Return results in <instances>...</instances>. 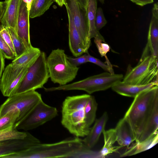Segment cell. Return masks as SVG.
Returning a JSON list of instances; mask_svg holds the SVG:
<instances>
[{
	"label": "cell",
	"instance_id": "6da1fadb",
	"mask_svg": "<svg viewBox=\"0 0 158 158\" xmlns=\"http://www.w3.org/2000/svg\"><path fill=\"white\" fill-rule=\"evenodd\" d=\"M91 151L84 145L80 137H69L51 143H41L16 153L3 158H48L78 157L89 156Z\"/></svg>",
	"mask_w": 158,
	"mask_h": 158
},
{
	"label": "cell",
	"instance_id": "7a4b0ae2",
	"mask_svg": "<svg viewBox=\"0 0 158 158\" xmlns=\"http://www.w3.org/2000/svg\"><path fill=\"white\" fill-rule=\"evenodd\" d=\"M90 96L83 94L68 96L63 102L61 124L76 137H85L89 131L90 128H88L85 123V109Z\"/></svg>",
	"mask_w": 158,
	"mask_h": 158
},
{
	"label": "cell",
	"instance_id": "3957f363",
	"mask_svg": "<svg viewBox=\"0 0 158 158\" xmlns=\"http://www.w3.org/2000/svg\"><path fill=\"white\" fill-rule=\"evenodd\" d=\"M158 100V85L145 90L134 98L124 117L129 122L137 142Z\"/></svg>",
	"mask_w": 158,
	"mask_h": 158
},
{
	"label": "cell",
	"instance_id": "277c9868",
	"mask_svg": "<svg viewBox=\"0 0 158 158\" xmlns=\"http://www.w3.org/2000/svg\"><path fill=\"white\" fill-rule=\"evenodd\" d=\"M122 74L108 72L91 76L82 80L57 87L45 88L47 92L59 90H81L90 94L96 92L106 90L123 79Z\"/></svg>",
	"mask_w": 158,
	"mask_h": 158
},
{
	"label": "cell",
	"instance_id": "5b68a950",
	"mask_svg": "<svg viewBox=\"0 0 158 158\" xmlns=\"http://www.w3.org/2000/svg\"><path fill=\"white\" fill-rule=\"evenodd\" d=\"M49 78L54 83L64 85L76 77L79 68L67 59L64 51L59 48L52 50L47 58Z\"/></svg>",
	"mask_w": 158,
	"mask_h": 158
},
{
	"label": "cell",
	"instance_id": "8992f818",
	"mask_svg": "<svg viewBox=\"0 0 158 158\" xmlns=\"http://www.w3.org/2000/svg\"><path fill=\"white\" fill-rule=\"evenodd\" d=\"M158 58L152 56L145 47L138 64L129 69L123 81L135 85L158 82Z\"/></svg>",
	"mask_w": 158,
	"mask_h": 158
},
{
	"label": "cell",
	"instance_id": "52a82bcc",
	"mask_svg": "<svg viewBox=\"0 0 158 158\" xmlns=\"http://www.w3.org/2000/svg\"><path fill=\"white\" fill-rule=\"evenodd\" d=\"M47 58L45 53L41 51L35 61L28 68L13 95L44 88V85L49 78Z\"/></svg>",
	"mask_w": 158,
	"mask_h": 158
},
{
	"label": "cell",
	"instance_id": "ba28073f",
	"mask_svg": "<svg viewBox=\"0 0 158 158\" xmlns=\"http://www.w3.org/2000/svg\"><path fill=\"white\" fill-rule=\"evenodd\" d=\"M42 99L41 95L35 90L11 96L0 106V118L9 111L13 109L18 110L19 115L14 126L16 128L18 124Z\"/></svg>",
	"mask_w": 158,
	"mask_h": 158
},
{
	"label": "cell",
	"instance_id": "9c48e42d",
	"mask_svg": "<svg viewBox=\"0 0 158 158\" xmlns=\"http://www.w3.org/2000/svg\"><path fill=\"white\" fill-rule=\"evenodd\" d=\"M58 115L56 108L47 104L42 99L18 124L16 128L25 131L33 130L52 120Z\"/></svg>",
	"mask_w": 158,
	"mask_h": 158
},
{
	"label": "cell",
	"instance_id": "30bf717a",
	"mask_svg": "<svg viewBox=\"0 0 158 158\" xmlns=\"http://www.w3.org/2000/svg\"><path fill=\"white\" fill-rule=\"evenodd\" d=\"M73 22L85 48L87 52L91 45L89 27L86 10L77 0H67Z\"/></svg>",
	"mask_w": 158,
	"mask_h": 158
},
{
	"label": "cell",
	"instance_id": "8fae6325",
	"mask_svg": "<svg viewBox=\"0 0 158 158\" xmlns=\"http://www.w3.org/2000/svg\"><path fill=\"white\" fill-rule=\"evenodd\" d=\"M28 68L12 62L5 67L0 81V89L4 96L9 97L13 95Z\"/></svg>",
	"mask_w": 158,
	"mask_h": 158
},
{
	"label": "cell",
	"instance_id": "7c38bea8",
	"mask_svg": "<svg viewBox=\"0 0 158 158\" xmlns=\"http://www.w3.org/2000/svg\"><path fill=\"white\" fill-rule=\"evenodd\" d=\"M41 143L40 140L28 132L23 139H7L0 142V158L26 150Z\"/></svg>",
	"mask_w": 158,
	"mask_h": 158
},
{
	"label": "cell",
	"instance_id": "4fadbf2b",
	"mask_svg": "<svg viewBox=\"0 0 158 158\" xmlns=\"http://www.w3.org/2000/svg\"><path fill=\"white\" fill-rule=\"evenodd\" d=\"M29 18V11L26 3L22 0L20 7L16 32L27 50L32 46L30 41Z\"/></svg>",
	"mask_w": 158,
	"mask_h": 158
},
{
	"label": "cell",
	"instance_id": "5bb4252c",
	"mask_svg": "<svg viewBox=\"0 0 158 158\" xmlns=\"http://www.w3.org/2000/svg\"><path fill=\"white\" fill-rule=\"evenodd\" d=\"M66 8L69 20V44L70 51L74 56H80L87 52L74 24L72 14L66 3Z\"/></svg>",
	"mask_w": 158,
	"mask_h": 158
},
{
	"label": "cell",
	"instance_id": "9a60e30c",
	"mask_svg": "<svg viewBox=\"0 0 158 158\" xmlns=\"http://www.w3.org/2000/svg\"><path fill=\"white\" fill-rule=\"evenodd\" d=\"M150 22L146 47L151 55L158 58V3L153 5Z\"/></svg>",
	"mask_w": 158,
	"mask_h": 158
},
{
	"label": "cell",
	"instance_id": "2e32d148",
	"mask_svg": "<svg viewBox=\"0 0 158 158\" xmlns=\"http://www.w3.org/2000/svg\"><path fill=\"white\" fill-rule=\"evenodd\" d=\"M23 0H5L4 8L0 20L1 25L3 27H11L15 31L21 3Z\"/></svg>",
	"mask_w": 158,
	"mask_h": 158
},
{
	"label": "cell",
	"instance_id": "e0dca14e",
	"mask_svg": "<svg viewBox=\"0 0 158 158\" xmlns=\"http://www.w3.org/2000/svg\"><path fill=\"white\" fill-rule=\"evenodd\" d=\"M116 141L123 147L128 148L130 144L135 141V138L132 127L128 120L125 117L120 119L114 129Z\"/></svg>",
	"mask_w": 158,
	"mask_h": 158
},
{
	"label": "cell",
	"instance_id": "ac0fdd59",
	"mask_svg": "<svg viewBox=\"0 0 158 158\" xmlns=\"http://www.w3.org/2000/svg\"><path fill=\"white\" fill-rule=\"evenodd\" d=\"M108 119V114L105 112L100 118L96 120L88 134L82 139L83 143L86 148L90 149L96 145L101 133L105 130Z\"/></svg>",
	"mask_w": 158,
	"mask_h": 158
},
{
	"label": "cell",
	"instance_id": "d6986e66",
	"mask_svg": "<svg viewBox=\"0 0 158 158\" xmlns=\"http://www.w3.org/2000/svg\"><path fill=\"white\" fill-rule=\"evenodd\" d=\"M156 85H158L157 82H153L144 85H135L121 81L116 83L111 88L114 91L119 94L134 98L142 91Z\"/></svg>",
	"mask_w": 158,
	"mask_h": 158
},
{
	"label": "cell",
	"instance_id": "ffe728a7",
	"mask_svg": "<svg viewBox=\"0 0 158 158\" xmlns=\"http://www.w3.org/2000/svg\"><path fill=\"white\" fill-rule=\"evenodd\" d=\"M158 100L156 102L152 113L141 133L138 141L140 143L158 133Z\"/></svg>",
	"mask_w": 158,
	"mask_h": 158
},
{
	"label": "cell",
	"instance_id": "44dd1931",
	"mask_svg": "<svg viewBox=\"0 0 158 158\" xmlns=\"http://www.w3.org/2000/svg\"><path fill=\"white\" fill-rule=\"evenodd\" d=\"M103 134L104 143L101 150L98 152L99 157L104 158L114 152H118V150L123 147L121 146H114L116 141V136L114 129H111L106 131L104 130Z\"/></svg>",
	"mask_w": 158,
	"mask_h": 158
},
{
	"label": "cell",
	"instance_id": "7402d4cb",
	"mask_svg": "<svg viewBox=\"0 0 158 158\" xmlns=\"http://www.w3.org/2000/svg\"><path fill=\"white\" fill-rule=\"evenodd\" d=\"M41 51L39 48L32 46L22 55L13 60L12 63L23 67L29 68L39 56Z\"/></svg>",
	"mask_w": 158,
	"mask_h": 158
},
{
	"label": "cell",
	"instance_id": "603a6c76",
	"mask_svg": "<svg viewBox=\"0 0 158 158\" xmlns=\"http://www.w3.org/2000/svg\"><path fill=\"white\" fill-rule=\"evenodd\" d=\"M97 8V0H88L86 10L89 27L91 39L95 37L99 33L95 28V21Z\"/></svg>",
	"mask_w": 158,
	"mask_h": 158
},
{
	"label": "cell",
	"instance_id": "cb8c5ba5",
	"mask_svg": "<svg viewBox=\"0 0 158 158\" xmlns=\"http://www.w3.org/2000/svg\"><path fill=\"white\" fill-rule=\"evenodd\" d=\"M157 143L158 133L154 134L149 138L142 142H136L123 156H130L139 153L152 148Z\"/></svg>",
	"mask_w": 158,
	"mask_h": 158
},
{
	"label": "cell",
	"instance_id": "d4e9b609",
	"mask_svg": "<svg viewBox=\"0 0 158 158\" xmlns=\"http://www.w3.org/2000/svg\"><path fill=\"white\" fill-rule=\"evenodd\" d=\"M54 0H33L29 11V17L34 18L43 15L53 3Z\"/></svg>",
	"mask_w": 158,
	"mask_h": 158
},
{
	"label": "cell",
	"instance_id": "484cf974",
	"mask_svg": "<svg viewBox=\"0 0 158 158\" xmlns=\"http://www.w3.org/2000/svg\"><path fill=\"white\" fill-rule=\"evenodd\" d=\"M97 107L98 104L95 97L91 95L85 109V122L88 128H90V127L95 120Z\"/></svg>",
	"mask_w": 158,
	"mask_h": 158
},
{
	"label": "cell",
	"instance_id": "4316f807",
	"mask_svg": "<svg viewBox=\"0 0 158 158\" xmlns=\"http://www.w3.org/2000/svg\"><path fill=\"white\" fill-rule=\"evenodd\" d=\"M19 115L17 109L9 111L0 118V131L15 126Z\"/></svg>",
	"mask_w": 158,
	"mask_h": 158
},
{
	"label": "cell",
	"instance_id": "83f0119b",
	"mask_svg": "<svg viewBox=\"0 0 158 158\" xmlns=\"http://www.w3.org/2000/svg\"><path fill=\"white\" fill-rule=\"evenodd\" d=\"M94 38V42L101 56L105 57V63L110 67L112 68V65L106 56L107 53L110 51V46L105 42L104 38L100 32Z\"/></svg>",
	"mask_w": 158,
	"mask_h": 158
},
{
	"label": "cell",
	"instance_id": "f1b7e54d",
	"mask_svg": "<svg viewBox=\"0 0 158 158\" xmlns=\"http://www.w3.org/2000/svg\"><path fill=\"white\" fill-rule=\"evenodd\" d=\"M28 132L20 131L12 127L0 131V142L10 139H23L26 136Z\"/></svg>",
	"mask_w": 158,
	"mask_h": 158
},
{
	"label": "cell",
	"instance_id": "f546056e",
	"mask_svg": "<svg viewBox=\"0 0 158 158\" xmlns=\"http://www.w3.org/2000/svg\"><path fill=\"white\" fill-rule=\"evenodd\" d=\"M6 28L11 36L16 58L18 57L26 52L27 49L18 36L15 30L11 27Z\"/></svg>",
	"mask_w": 158,
	"mask_h": 158
},
{
	"label": "cell",
	"instance_id": "4dcf8cb0",
	"mask_svg": "<svg viewBox=\"0 0 158 158\" xmlns=\"http://www.w3.org/2000/svg\"><path fill=\"white\" fill-rule=\"evenodd\" d=\"M0 51L5 58L14 60L16 58L8 45L4 40L0 34Z\"/></svg>",
	"mask_w": 158,
	"mask_h": 158
},
{
	"label": "cell",
	"instance_id": "1f68e13d",
	"mask_svg": "<svg viewBox=\"0 0 158 158\" xmlns=\"http://www.w3.org/2000/svg\"><path fill=\"white\" fill-rule=\"evenodd\" d=\"M107 23V21L104 16L102 8L99 7L97 8L95 21L96 30L99 31L104 27Z\"/></svg>",
	"mask_w": 158,
	"mask_h": 158
},
{
	"label": "cell",
	"instance_id": "d6a6232c",
	"mask_svg": "<svg viewBox=\"0 0 158 158\" xmlns=\"http://www.w3.org/2000/svg\"><path fill=\"white\" fill-rule=\"evenodd\" d=\"M86 53L88 62H91L97 65L107 72L111 73H114V70L112 68L110 67L106 63L103 62L99 59L91 56L89 53L88 52Z\"/></svg>",
	"mask_w": 158,
	"mask_h": 158
},
{
	"label": "cell",
	"instance_id": "836d02e7",
	"mask_svg": "<svg viewBox=\"0 0 158 158\" xmlns=\"http://www.w3.org/2000/svg\"><path fill=\"white\" fill-rule=\"evenodd\" d=\"M0 34L4 40L10 47L13 53L16 56L10 34L6 28L1 25L0 26Z\"/></svg>",
	"mask_w": 158,
	"mask_h": 158
},
{
	"label": "cell",
	"instance_id": "e575fe53",
	"mask_svg": "<svg viewBox=\"0 0 158 158\" xmlns=\"http://www.w3.org/2000/svg\"><path fill=\"white\" fill-rule=\"evenodd\" d=\"M67 58L72 64L77 67L88 62L87 53L76 58H73L67 56Z\"/></svg>",
	"mask_w": 158,
	"mask_h": 158
},
{
	"label": "cell",
	"instance_id": "d590c367",
	"mask_svg": "<svg viewBox=\"0 0 158 158\" xmlns=\"http://www.w3.org/2000/svg\"><path fill=\"white\" fill-rule=\"evenodd\" d=\"M136 5L143 6L147 4H151L154 2V0H130Z\"/></svg>",
	"mask_w": 158,
	"mask_h": 158
},
{
	"label": "cell",
	"instance_id": "8d00e7d4",
	"mask_svg": "<svg viewBox=\"0 0 158 158\" xmlns=\"http://www.w3.org/2000/svg\"><path fill=\"white\" fill-rule=\"evenodd\" d=\"M5 57L0 51V77L1 78L2 73L4 69Z\"/></svg>",
	"mask_w": 158,
	"mask_h": 158
},
{
	"label": "cell",
	"instance_id": "74e56055",
	"mask_svg": "<svg viewBox=\"0 0 158 158\" xmlns=\"http://www.w3.org/2000/svg\"><path fill=\"white\" fill-rule=\"evenodd\" d=\"M88 0H77L81 6L85 10L86 9Z\"/></svg>",
	"mask_w": 158,
	"mask_h": 158
},
{
	"label": "cell",
	"instance_id": "f35d334b",
	"mask_svg": "<svg viewBox=\"0 0 158 158\" xmlns=\"http://www.w3.org/2000/svg\"><path fill=\"white\" fill-rule=\"evenodd\" d=\"M4 2H2L0 1V20L1 19L4 10Z\"/></svg>",
	"mask_w": 158,
	"mask_h": 158
},
{
	"label": "cell",
	"instance_id": "ab89813d",
	"mask_svg": "<svg viewBox=\"0 0 158 158\" xmlns=\"http://www.w3.org/2000/svg\"><path fill=\"white\" fill-rule=\"evenodd\" d=\"M59 6L62 7L66 2L67 0H54Z\"/></svg>",
	"mask_w": 158,
	"mask_h": 158
},
{
	"label": "cell",
	"instance_id": "60d3db41",
	"mask_svg": "<svg viewBox=\"0 0 158 158\" xmlns=\"http://www.w3.org/2000/svg\"><path fill=\"white\" fill-rule=\"evenodd\" d=\"M33 0H23L24 2L26 3L27 8L29 11Z\"/></svg>",
	"mask_w": 158,
	"mask_h": 158
},
{
	"label": "cell",
	"instance_id": "b9f144b4",
	"mask_svg": "<svg viewBox=\"0 0 158 158\" xmlns=\"http://www.w3.org/2000/svg\"><path fill=\"white\" fill-rule=\"evenodd\" d=\"M99 2L102 4L104 3L105 0H98Z\"/></svg>",
	"mask_w": 158,
	"mask_h": 158
},
{
	"label": "cell",
	"instance_id": "7bdbcfd3",
	"mask_svg": "<svg viewBox=\"0 0 158 158\" xmlns=\"http://www.w3.org/2000/svg\"><path fill=\"white\" fill-rule=\"evenodd\" d=\"M1 77H0V79H1Z\"/></svg>",
	"mask_w": 158,
	"mask_h": 158
},
{
	"label": "cell",
	"instance_id": "ee69618b",
	"mask_svg": "<svg viewBox=\"0 0 158 158\" xmlns=\"http://www.w3.org/2000/svg\"><path fill=\"white\" fill-rule=\"evenodd\" d=\"M5 0L6 1V0Z\"/></svg>",
	"mask_w": 158,
	"mask_h": 158
}]
</instances>
